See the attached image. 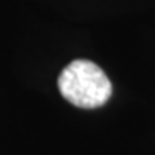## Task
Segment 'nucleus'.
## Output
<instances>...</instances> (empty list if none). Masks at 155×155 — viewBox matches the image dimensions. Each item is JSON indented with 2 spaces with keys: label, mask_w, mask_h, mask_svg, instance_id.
Here are the masks:
<instances>
[{
  "label": "nucleus",
  "mask_w": 155,
  "mask_h": 155,
  "mask_svg": "<svg viewBox=\"0 0 155 155\" xmlns=\"http://www.w3.org/2000/svg\"><path fill=\"white\" fill-rule=\"evenodd\" d=\"M59 90L69 104L81 109H97L112 95V84L105 72L84 59L67 64L59 76Z\"/></svg>",
  "instance_id": "nucleus-1"
}]
</instances>
